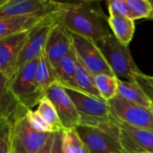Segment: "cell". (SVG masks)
<instances>
[{"label": "cell", "mask_w": 153, "mask_h": 153, "mask_svg": "<svg viewBox=\"0 0 153 153\" xmlns=\"http://www.w3.org/2000/svg\"><path fill=\"white\" fill-rule=\"evenodd\" d=\"M129 11V18L133 21L150 18L152 7L149 0H126Z\"/></svg>", "instance_id": "d4e9b609"}, {"label": "cell", "mask_w": 153, "mask_h": 153, "mask_svg": "<svg viewBox=\"0 0 153 153\" xmlns=\"http://www.w3.org/2000/svg\"><path fill=\"white\" fill-rule=\"evenodd\" d=\"M51 153H65L63 150V131L54 133V141Z\"/></svg>", "instance_id": "f546056e"}, {"label": "cell", "mask_w": 153, "mask_h": 153, "mask_svg": "<svg viewBox=\"0 0 153 153\" xmlns=\"http://www.w3.org/2000/svg\"><path fill=\"white\" fill-rule=\"evenodd\" d=\"M39 116L53 128L55 133L63 131V126L61 125L60 119L58 117L57 112L52 104V102L46 97H44L38 105L36 110Z\"/></svg>", "instance_id": "603a6c76"}, {"label": "cell", "mask_w": 153, "mask_h": 153, "mask_svg": "<svg viewBox=\"0 0 153 153\" xmlns=\"http://www.w3.org/2000/svg\"><path fill=\"white\" fill-rule=\"evenodd\" d=\"M49 133H40L33 129L25 117L12 126L11 152L13 153H37L45 144Z\"/></svg>", "instance_id": "8fae6325"}, {"label": "cell", "mask_w": 153, "mask_h": 153, "mask_svg": "<svg viewBox=\"0 0 153 153\" xmlns=\"http://www.w3.org/2000/svg\"><path fill=\"white\" fill-rule=\"evenodd\" d=\"M75 65L76 54L73 48L66 56L54 65L57 82L64 88L77 90L75 84Z\"/></svg>", "instance_id": "e0dca14e"}, {"label": "cell", "mask_w": 153, "mask_h": 153, "mask_svg": "<svg viewBox=\"0 0 153 153\" xmlns=\"http://www.w3.org/2000/svg\"><path fill=\"white\" fill-rule=\"evenodd\" d=\"M69 35L71 38L73 48L77 56L93 74H103L116 76L108 66L103 54L101 53L96 42H94L91 39L78 35L70 30Z\"/></svg>", "instance_id": "52a82bcc"}, {"label": "cell", "mask_w": 153, "mask_h": 153, "mask_svg": "<svg viewBox=\"0 0 153 153\" xmlns=\"http://www.w3.org/2000/svg\"><path fill=\"white\" fill-rule=\"evenodd\" d=\"M65 90L81 116L80 125L99 126L110 121V108L107 101L77 90Z\"/></svg>", "instance_id": "5b68a950"}, {"label": "cell", "mask_w": 153, "mask_h": 153, "mask_svg": "<svg viewBox=\"0 0 153 153\" xmlns=\"http://www.w3.org/2000/svg\"><path fill=\"white\" fill-rule=\"evenodd\" d=\"M108 9L110 15L124 16L129 18V11L126 0H111L108 1Z\"/></svg>", "instance_id": "f1b7e54d"}, {"label": "cell", "mask_w": 153, "mask_h": 153, "mask_svg": "<svg viewBox=\"0 0 153 153\" xmlns=\"http://www.w3.org/2000/svg\"><path fill=\"white\" fill-rule=\"evenodd\" d=\"M112 34L124 46L128 47L135 30L134 21L128 17L110 15L108 20Z\"/></svg>", "instance_id": "ac0fdd59"}, {"label": "cell", "mask_w": 153, "mask_h": 153, "mask_svg": "<svg viewBox=\"0 0 153 153\" xmlns=\"http://www.w3.org/2000/svg\"><path fill=\"white\" fill-rule=\"evenodd\" d=\"M75 84L77 91H82L86 94L102 100L95 86L94 74L83 65V63L77 56V55L75 65Z\"/></svg>", "instance_id": "ffe728a7"}, {"label": "cell", "mask_w": 153, "mask_h": 153, "mask_svg": "<svg viewBox=\"0 0 153 153\" xmlns=\"http://www.w3.org/2000/svg\"><path fill=\"white\" fill-rule=\"evenodd\" d=\"M152 112H153V108H152Z\"/></svg>", "instance_id": "836d02e7"}, {"label": "cell", "mask_w": 153, "mask_h": 153, "mask_svg": "<svg viewBox=\"0 0 153 153\" xmlns=\"http://www.w3.org/2000/svg\"><path fill=\"white\" fill-rule=\"evenodd\" d=\"M45 97L54 105L64 130L76 128L81 124V116L65 88L57 82L45 91Z\"/></svg>", "instance_id": "7c38bea8"}, {"label": "cell", "mask_w": 153, "mask_h": 153, "mask_svg": "<svg viewBox=\"0 0 153 153\" xmlns=\"http://www.w3.org/2000/svg\"><path fill=\"white\" fill-rule=\"evenodd\" d=\"M46 17L48 16H0V39L30 31Z\"/></svg>", "instance_id": "2e32d148"}, {"label": "cell", "mask_w": 153, "mask_h": 153, "mask_svg": "<svg viewBox=\"0 0 153 153\" xmlns=\"http://www.w3.org/2000/svg\"><path fill=\"white\" fill-rule=\"evenodd\" d=\"M26 119L30 126L40 133H55L53 128L39 116V114L33 109H29L26 114Z\"/></svg>", "instance_id": "484cf974"}, {"label": "cell", "mask_w": 153, "mask_h": 153, "mask_svg": "<svg viewBox=\"0 0 153 153\" xmlns=\"http://www.w3.org/2000/svg\"><path fill=\"white\" fill-rule=\"evenodd\" d=\"M108 66L119 80L134 82V74L141 72L137 67L128 47L121 44L110 34L96 42Z\"/></svg>", "instance_id": "7a4b0ae2"}, {"label": "cell", "mask_w": 153, "mask_h": 153, "mask_svg": "<svg viewBox=\"0 0 153 153\" xmlns=\"http://www.w3.org/2000/svg\"><path fill=\"white\" fill-rule=\"evenodd\" d=\"M29 31L17 33L0 39V73L9 81L16 74V65L20 54L27 41Z\"/></svg>", "instance_id": "4fadbf2b"}, {"label": "cell", "mask_w": 153, "mask_h": 153, "mask_svg": "<svg viewBox=\"0 0 153 153\" xmlns=\"http://www.w3.org/2000/svg\"><path fill=\"white\" fill-rule=\"evenodd\" d=\"M65 9V3L51 0H7L0 5V16L45 17Z\"/></svg>", "instance_id": "ba28073f"}, {"label": "cell", "mask_w": 153, "mask_h": 153, "mask_svg": "<svg viewBox=\"0 0 153 153\" xmlns=\"http://www.w3.org/2000/svg\"><path fill=\"white\" fill-rule=\"evenodd\" d=\"M12 126L8 120L0 118V153L11 152Z\"/></svg>", "instance_id": "4316f807"}, {"label": "cell", "mask_w": 153, "mask_h": 153, "mask_svg": "<svg viewBox=\"0 0 153 153\" xmlns=\"http://www.w3.org/2000/svg\"><path fill=\"white\" fill-rule=\"evenodd\" d=\"M27 111L10 90L8 79L0 73V118H4L13 125L25 117Z\"/></svg>", "instance_id": "9a60e30c"}, {"label": "cell", "mask_w": 153, "mask_h": 153, "mask_svg": "<svg viewBox=\"0 0 153 153\" xmlns=\"http://www.w3.org/2000/svg\"><path fill=\"white\" fill-rule=\"evenodd\" d=\"M108 103L110 114L114 117L135 127L153 130V112L152 110L127 101L118 94L108 101Z\"/></svg>", "instance_id": "9c48e42d"}, {"label": "cell", "mask_w": 153, "mask_h": 153, "mask_svg": "<svg viewBox=\"0 0 153 153\" xmlns=\"http://www.w3.org/2000/svg\"><path fill=\"white\" fill-rule=\"evenodd\" d=\"M39 57L26 64L9 82L10 90L26 109H32L45 97L36 80Z\"/></svg>", "instance_id": "277c9868"}, {"label": "cell", "mask_w": 153, "mask_h": 153, "mask_svg": "<svg viewBox=\"0 0 153 153\" xmlns=\"http://www.w3.org/2000/svg\"><path fill=\"white\" fill-rule=\"evenodd\" d=\"M119 130V142L125 153H153V130L130 126L110 114Z\"/></svg>", "instance_id": "30bf717a"}, {"label": "cell", "mask_w": 153, "mask_h": 153, "mask_svg": "<svg viewBox=\"0 0 153 153\" xmlns=\"http://www.w3.org/2000/svg\"><path fill=\"white\" fill-rule=\"evenodd\" d=\"M36 80L38 85L44 92L50 85L57 82L54 65L45 55L44 51H42L39 56Z\"/></svg>", "instance_id": "44dd1931"}, {"label": "cell", "mask_w": 153, "mask_h": 153, "mask_svg": "<svg viewBox=\"0 0 153 153\" xmlns=\"http://www.w3.org/2000/svg\"><path fill=\"white\" fill-rule=\"evenodd\" d=\"M53 141H54V133L51 134V135L48 137L45 144L39 149V151L37 153H51L52 152V147H53Z\"/></svg>", "instance_id": "4dcf8cb0"}, {"label": "cell", "mask_w": 153, "mask_h": 153, "mask_svg": "<svg viewBox=\"0 0 153 153\" xmlns=\"http://www.w3.org/2000/svg\"><path fill=\"white\" fill-rule=\"evenodd\" d=\"M75 129L91 153H125L119 142V130L111 117L99 126L80 125Z\"/></svg>", "instance_id": "3957f363"}, {"label": "cell", "mask_w": 153, "mask_h": 153, "mask_svg": "<svg viewBox=\"0 0 153 153\" xmlns=\"http://www.w3.org/2000/svg\"><path fill=\"white\" fill-rule=\"evenodd\" d=\"M7 0H0V5H2L3 4H4Z\"/></svg>", "instance_id": "d6a6232c"}, {"label": "cell", "mask_w": 153, "mask_h": 153, "mask_svg": "<svg viewBox=\"0 0 153 153\" xmlns=\"http://www.w3.org/2000/svg\"><path fill=\"white\" fill-rule=\"evenodd\" d=\"M63 11L46 17L42 22H40L38 25H36L29 31L27 41L20 54L17 62L16 74L26 64L39 56L40 53L44 50L45 44L50 30H52L55 23L60 20Z\"/></svg>", "instance_id": "8992f818"}, {"label": "cell", "mask_w": 153, "mask_h": 153, "mask_svg": "<svg viewBox=\"0 0 153 153\" xmlns=\"http://www.w3.org/2000/svg\"><path fill=\"white\" fill-rule=\"evenodd\" d=\"M149 1H150V3H151V4H152V14H151V16H150L149 19L153 20V0H149Z\"/></svg>", "instance_id": "1f68e13d"}, {"label": "cell", "mask_w": 153, "mask_h": 153, "mask_svg": "<svg viewBox=\"0 0 153 153\" xmlns=\"http://www.w3.org/2000/svg\"><path fill=\"white\" fill-rule=\"evenodd\" d=\"M63 150L65 153H91L75 128L63 130Z\"/></svg>", "instance_id": "cb8c5ba5"}, {"label": "cell", "mask_w": 153, "mask_h": 153, "mask_svg": "<svg viewBox=\"0 0 153 153\" xmlns=\"http://www.w3.org/2000/svg\"><path fill=\"white\" fill-rule=\"evenodd\" d=\"M134 82L140 86V88L143 91L146 96L150 99L153 104V76L147 75L139 72L134 74Z\"/></svg>", "instance_id": "83f0119b"}, {"label": "cell", "mask_w": 153, "mask_h": 153, "mask_svg": "<svg viewBox=\"0 0 153 153\" xmlns=\"http://www.w3.org/2000/svg\"><path fill=\"white\" fill-rule=\"evenodd\" d=\"M73 48L69 30L61 22V18L55 23L47 39L44 53L55 65L60 59L66 56Z\"/></svg>", "instance_id": "5bb4252c"}, {"label": "cell", "mask_w": 153, "mask_h": 153, "mask_svg": "<svg viewBox=\"0 0 153 153\" xmlns=\"http://www.w3.org/2000/svg\"><path fill=\"white\" fill-rule=\"evenodd\" d=\"M95 86L105 101H109L117 95L118 90V78L108 74H94Z\"/></svg>", "instance_id": "7402d4cb"}, {"label": "cell", "mask_w": 153, "mask_h": 153, "mask_svg": "<svg viewBox=\"0 0 153 153\" xmlns=\"http://www.w3.org/2000/svg\"><path fill=\"white\" fill-rule=\"evenodd\" d=\"M61 22L74 33L98 42L112 34L108 20L98 1L65 3Z\"/></svg>", "instance_id": "6da1fadb"}, {"label": "cell", "mask_w": 153, "mask_h": 153, "mask_svg": "<svg viewBox=\"0 0 153 153\" xmlns=\"http://www.w3.org/2000/svg\"><path fill=\"white\" fill-rule=\"evenodd\" d=\"M117 94L127 101L143 106L152 111L153 104L152 101L135 82H128L118 79Z\"/></svg>", "instance_id": "d6986e66"}]
</instances>
